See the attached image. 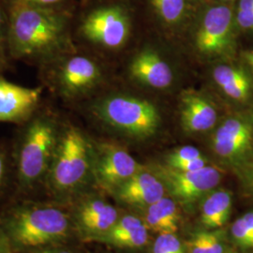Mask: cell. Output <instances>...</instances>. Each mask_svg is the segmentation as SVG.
<instances>
[{"label": "cell", "instance_id": "obj_20", "mask_svg": "<svg viewBox=\"0 0 253 253\" xmlns=\"http://www.w3.org/2000/svg\"><path fill=\"white\" fill-rule=\"evenodd\" d=\"M179 213L174 200L164 196L146 208L145 225L159 234H175L178 230Z\"/></svg>", "mask_w": 253, "mask_h": 253}, {"label": "cell", "instance_id": "obj_7", "mask_svg": "<svg viewBox=\"0 0 253 253\" xmlns=\"http://www.w3.org/2000/svg\"><path fill=\"white\" fill-rule=\"evenodd\" d=\"M8 230L12 242L19 247L41 249L64 240L69 235L70 221L60 209L28 208L10 217Z\"/></svg>", "mask_w": 253, "mask_h": 253}, {"label": "cell", "instance_id": "obj_17", "mask_svg": "<svg viewBox=\"0 0 253 253\" xmlns=\"http://www.w3.org/2000/svg\"><path fill=\"white\" fill-rule=\"evenodd\" d=\"M126 205L147 208L165 196L162 180L148 167L137 172L114 191Z\"/></svg>", "mask_w": 253, "mask_h": 253}, {"label": "cell", "instance_id": "obj_13", "mask_svg": "<svg viewBox=\"0 0 253 253\" xmlns=\"http://www.w3.org/2000/svg\"><path fill=\"white\" fill-rule=\"evenodd\" d=\"M210 79L224 99L241 108L253 106V74L242 62L226 60L214 63Z\"/></svg>", "mask_w": 253, "mask_h": 253}, {"label": "cell", "instance_id": "obj_5", "mask_svg": "<svg viewBox=\"0 0 253 253\" xmlns=\"http://www.w3.org/2000/svg\"><path fill=\"white\" fill-rule=\"evenodd\" d=\"M57 118L51 111H37L25 123L17 159L22 185L30 186L47 176L61 129Z\"/></svg>", "mask_w": 253, "mask_h": 253}, {"label": "cell", "instance_id": "obj_11", "mask_svg": "<svg viewBox=\"0 0 253 253\" xmlns=\"http://www.w3.org/2000/svg\"><path fill=\"white\" fill-rule=\"evenodd\" d=\"M93 177L103 189L115 190L143 169L135 159L122 146L110 143H94Z\"/></svg>", "mask_w": 253, "mask_h": 253}, {"label": "cell", "instance_id": "obj_31", "mask_svg": "<svg viewBox=\"0 0 253 253\" xmlns=\"http://www.w3.org/2000/svg\"><path fill=\"white\" fill-rule=\"evenodd\" d=\"M242 63L249 69V71L253 74V49L246 50L241 53Z\"/></svg>", "mask_w": 253, "mask_h": 253}, {"label": "cell", "instance_id": "obj_6", "mask_svg": "<svg viewBox=\"0 0 253 253\" xmlns=\"http://www.w3.org/2000/svg\"><path fill=\"white\" fill-rule=\"evenodd\" d=\"M93 176V145L78 126L61 125L60 134L47 177L59 192L75 190Z\"/></svg>", "mask_w": 253, "mask_h": 253}, {"label": "cell", "instance_id": "obj_36", "mask_svg": "<svg viewBox=\"0 0 253 253\" xmlns=\"http://www.w3.org/2000/svg\"><path fill=\"white\" fill-rule=\"evenodd\" d=\"M211 2H217V3H224V4H235L236 0H207Z\"/></svg>", "mask_w": 253, "mask_h": 253}, {"label": "cell", "instance_id": "obj_4", "mask_svg": "<svg viewBox=\"0 0 253 253\" xmlns=\"http://www.w3.org/2000/svg\"><path fill=\"white\" fill-rule=\"evenodd\" d=\"M90 111L102 126L137 141L157 135L163 126V113L156 103L127 93L101 96L94 100Z\"/></svg>", "mask_w": 253, "mask_h": 253}, {"label": "cell", "instance_id": "obj_18", "mask_svg": "<svg viewBox=\"0 0 253 253\" xmlns=\"http://www.w3.org/2000/svg\"><path fill=\"white\" fill-rule=\"evenodd\" d=\"M118 218L117 209L101 200L86 202L78 212V221L82 229L95 238L107 234Z\"/></svg>", "mask_w": 253, "mask_h": 253}, {"label": "cell", "instance_id": "obj_30", "mask_svg": "<svg viewBox=\"0 0 253 253\" xmlns=\"http://www.w3.org/2000/svg\"><path fill=\"white\" fill-rule=\"evenodd\" d=\"M8 30V10L6 11L0 2V45L6 42Z\"/></svg>", "mask_w": 253, "mask_h": 253}, {"label": "cell", "instance_id": "obj_21", "mask_svg": "<svg viewBox=\"0 0 253 253\" xmlns=\"http://www.w3.org/2000/svg\"><path fill=\"white\" fill-rule=\"evenodd\" d=\"M227 235L222 228L213 229V231L200 232L191 237L189 246L190 253H225Z\"/></svg>", "mask_w": 253, "mask_h": 253}, {"label": "cell", "instance_id": "obj_14", "mask_svg": "<svg viewBox=\"0 0 253 253\" xmlns=\"http://www.w3.org/2000/svg\"><path fill=\"white\" fill-rule=\"evenodd\" d=\"M178 117L182 129L190 135L212 132L221 119L215 100L196 90H186L181 94Z\"/></svg>", "mask_w": 253, "mask_h": 253}, {"label": "cell", "instance_id": "obj_32", "mask_svg": "<svg viewBox=\"0 0 253 253\" xmlns=\"http://www.w3.org/2000/svg\"><path fill=\"white\" fill-rule=\"evenodd\" d=\"M7 172V163L4 154L0 151V188L2 187Z\"/></svg>", "mask_w": 253, "mask_h": 253}, {"label": "cell", "instance_id": "obj_16", "mask_svg": "<svg viewBox=\"0 0 253 253\" xmlns=\"http://www.w3.org/2000/svg\"><path fill=\"white\" fill-rule=\"evenodd\" d=\"M42 87H27L0 78V122L26 123L37 111Z\"/></svg>", "mask_w": 253, "mask_h": 253}, {"label": "cell", "instance_id": "obj_34", "mask_svg": "<svg viewBox=\"0 0 253 253\" xmlns=\"http://www.w3.org/2000/svg\"><path fill=\"white\" fill-rule=\"evenodd\" d=\"M33 253H72L69 251L66 250H61V249H54V248H41L38 249L36 252Z\"/></svg>", "mask_w": 253, "mask_h": 253}, {"label": "cell", "instance_id": "obj_38", "mask_svg": "<svg viewBox=\"0 0 253 253\" xmlns=\"http://www.w3.org/2000/svg\"><path fill=\"white\" fill-rule=\"evenodd\" d=\"M7 1H8V4H9V2H11L12 0H7Z\"/></svg>", "mask_w": 253, "mask_h": 253}, {"label": "cell", "instance_id": "obj_25", "mask_svg": "<svg viewBox=\"0 0 253 253\" xmlns=\"http://www.w3.org/2000/svg\"><path fill=\"white\" fill-rule=\"evenodd\" d=\"M231 235L235 245L242 250L253 249V237L243 217L235 220L231 226Z\"/></svg>", "mask_w": 253, "mask_h": 253}, {"label": "cell", "instance_id": "obj_26", "mask_svg": "<svg viewBox=\"0 0 253 253\" xmlns=\"http://www.w3.org/2000/svg\"><path fill=\"white\" fill-rule=\"evenodd\" d=\"M144 222L138 218V217H133V216H126V217L118 218L117 223L115 226L113 227L107 234L101 235L98 239L101 241H104L109 238H113L118 235H124L136 228L143 225Z\"/></svg>", "mask_w": 253, "mask_h": 253}, {"label": "cell", "instance_id": "obj_23", "mask_svg": "<svg viewBox=\"0 0 253 253\" xmlns=\"http://www.w3.org/2000/svg\"><path fill=\"white\" fill-rule=\"evenodd\" d=\"M235 18L239 33L253 34V0H236Z\"/></svg>", "mask_w": 253, "mask_h": 253}, {"label": "cell", "instance_id": "obj_28", "mask_svg": "<svg viewBox=\"0 0 253 253\" xmlns=\"http://www.w3.org/2000/svg\"><path fill=\"white\" fill-rule=\"evenodd\" d=\"M13 2L39 7V8L64 9V10H70V11L75 10L74 0H12L11 2H9V4Z\"/></svg>", "mask_w": 253, "mask_h": 253}, {"label": "cell", "instance_id": "obj_29", "mask_svg": "<svg viewBox=\"0 0 253 253\" xmlns=\"http://www.w3.org/2000/svg\"><path fill=\"white\" fill-rule=\"evenodd\" d=\"M246 191L253 197V154L236 171Z\"/></svg>", "mask_w": 253, "mask_h": 253}, {"label": "cell", "instance_id": "obj_8", "mask_svg": "<svg viewBox=\"0 0 253 253\" xmlns=\"http://www.w3.org/2000/svg\"><path fill=\"white\" fill-rule=\"evenodd\" d=\"M217 159L236 171L253 154V106L221 118L210 135Z\"/></svg>", "mask_w": 253, "mask_h": 253}, {"label": "cell", "instance_id": "obj_22", "mask_svg": "<svg viewBox=\"0 0 253 253\" xmlns=\"http://www.w3.org/2000/svg\"><path fill=\"white\" fill-rule=\"evenodd\" d=\"M148 228L145 223L134 230L124 234L118 235L113 238H109L103 242L108 244L114 245L120 248L126 249H138L144 247L148 241Z\"/></svg>", "mask_w": 253, "mask_h": 253}, {"label": "cell", "instance_id": "obj_19", "mask_svg": "<svg viewBox=\"0 0 253 253\" xmlns=\"http://www.w3.org/2000/svg\"><path fill=\"white\" fill-rule=\"evenodd\" d=\"M200 207L201 222L208 229L222 228L229 220L233 198L232 193L224 189H215L203 197Z\"/></svg>", "mask_w": 253, "mask_h": 253}, {"label": "cell", "instance_id": "obj_12", "mask_svg": "<svg viewBox=\"0 0 253 253\" xmlns=\"http://www.w3.org/2000/svg\"><path fill=\"white\" fill-rule=\"evenodd\" d=\"M127 73L137 84L155 91L172 88L177 78L175 67L170 58L154 46H145L132 55Z\"/></svg>", "mask_w": 253, "mask_h": 253}, {"label": "cell", "instance_id": "obj_15", "mask_svg": "<svg viewBox=\"0 0 253 253\" xmlns=\"http://www.w3.org/2000/svg\"><path fill=\"white\" fill-rule=\"evenodd\" d=\"M202 0H144L157 27L170 36H184Z\"/></svg>", "mask_w": 253, "mask_h": 253}, {"label": "cell", "instance_id": "obj_10", "mask_svg": "<svg viewBox=\"0 0 253 253\" xmlns=\"http://www.w3.org/2000/svg\"><path fill=\"white\" fill-rule=\"evenodd\" d=\"M162 180L165 190L173 199L190 205L215 190L222 180V170L215 165H208L197 171H178L165 164L148 167Z\"/></svg>", "mask_w": 253, "mask_h": 253}, {"label": "cell", "instance_id": "obj_3", "mask_svg": "<svg viewBox=\"0 0 253 253\" xmlns=\"http://www.w3.org/2000/svg\"><path fill=\"white\" fill-rule=\"evenodd\" d=\"M136 11L131 0H92L80 12L77 34L100 51L118 52L132 36Z\"/></svg>", "mask_w": 253, "mask_h": 253}, {"label": "cell", "instance_id": "obj_37", "mask_svg": "<svg viewBox=\"0 0 253 253\" xmlns=\"http://www.w3.org/2000/svg\"><path fill=\"white\" fill-rule=\"evenodd\" d=\"M241 253L240 252H238L237 250H235V249H233V248H229L228 250L226 251V253Z\"/></svg>", "mask_w": 253, "mask_h": 253}, {"label": "cell", "instance_id": "obj_27", "mask_svg": "<svg viewBox=\"0 0 253 253\" xmlns=\"http://www.w3.org/2000/svg\"><path fill=\"white\" fill-rule=\"evenodd\" d=\"M203 156L204 155L201 153V151L197 147L193 145H184L172 150L171 153L168 154L166 156L164 164L168 166H172L176 163L197 159Z\"/></svg>", "mask_w": 253, "mask_h": 253}, {"label": "cell", "instance_id": "obj_2", "mask_svg": "<svg viewBox=\"0 0 253 253\" xmlns=\"http://www.w3.org/2000/svg\"><path fill=\"white\" fill-rule=\"evenodd\" d=\"M239 31L235 18V4L202 0L184 38L198 59L214 64L233 60Z\"/></svg>", "mask_w": 253, "mask_h": 253}, {"label": "cell", "instance_id": "obj_33", "mask_svg": "<svg viewBox=\"0 0 253 253\" xmlns=\"http://www.w3.org/2000/svg\"><path fill=\"white\" fill-rule=\"evenodd\" d=\"M0 253H10L6 236L0 232Z\"/></svg>", "mask_w": 253, "mask_h": 253}, {"label": "cell", "instance_id": "obj_24", "mask_svg": "<svg viewBox=\"0 0 253 253\" xmlns=\"http://www.w3.org/2000/svg\"><path fill=\"white\" fill-rule=\"evenodd\" d=\"M151 253H186L175 234H160L154 242Z\"/></svg>", "mask_w": 253, "mask_h": 253}, {"label": "cell", "instance_id": "obj_1", "mask_svg": "<svg viewBox=\"0 0 253 253\" xmlns=\"http://www.w3.org/2000/svg\"><path fill=\"white\" fill-rule=\"evenodd\" d=\"M73 18L74 11L10 3L6 42L11 56L51 64L73 53Z\"/></svg>", "mask_w": 253, "mask_h": 253}, {"label": "cell", "instance_id": "obj_35", "mask_svg": "<svg viewBox=\"0 0 253 253\" xmlns=\"http://www.w3.org/2000/svg\"><path fill=\"white\" fill-rule=\"evenodd\" d=\"M242 217L244 218V220L246 221L248 227H249L250 232H251V234H252L253 237V211H250V212L246 213L244 216H242Z\"/></svg>", "mask_w": 253, "mask_h": 253}, {"label": "cell", "instance_id": "obj_9", "mask_svg": "<svg viewBox=\"0 0 253 253\" xmlns=\"http://www.w3.org/2000/svg\"><path fill=\"white\" fill-rule=\"evenodd\" d=\"M52 85L66 100H76L97 89L104 79L99 62L84 54L74 52L66 54L53 63Z\"/></svg>", "mask_w": 253, "mask_h": 253}]
</instances>
